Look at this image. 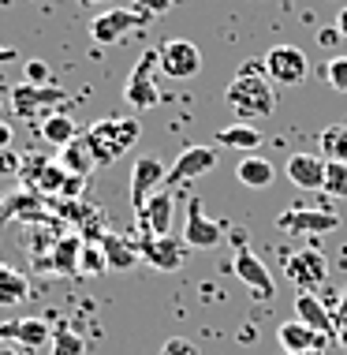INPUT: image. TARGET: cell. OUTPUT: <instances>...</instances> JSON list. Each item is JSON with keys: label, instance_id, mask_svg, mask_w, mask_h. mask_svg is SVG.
Instances as JSON below:
<instances>
[{"label": "cell", "instance_id": "1", "mask_svg": "<svg viewBox=\"0 0 347 355\" xmlns=\"http://www.w3.org/2000/svg\"><path fill=\"white\" fill-rule=\"evenodd\" d=\"M224 105L235 112L239 120H247V123L250 120H262V116H273L276 90L265 79V64H247V68L228 83Z\"/></svg>", "mask_w": 347, "mask_h": 355}, {"label": "cell", "instance_id": "2", "mask_svg": "<svg viewBox=\"0 0 347 355\" xmlns=\"http://www.w3.org/2000/svg\"><path fill=\"white\" fill-rule=\"evenodd\" d=\"M139 135H142V128L134 116H105L98 123H90V131L82 139H86V146H90L98 165H116L139 142Z\"/></svg>", "mask_w": 347, "mask_h": 355}, {"label": "cell", "instance_id": "3", "mask_svg": "<svg viewBox=\"0 0 347 355\" xmlns=\"http://www.w3.org/2000/svg\"><path fill=\"white\" fill-rule=\"evenodd\" d=\"M157 68H161V49H146L139 56V64H134L127 86H123V98H127L134 109H153V105H161Z\"/></svg>", "mask_w": 347, "mask_h": 355}, {"label": "cell", "instance_id": "4", "mask_svg": "<svg viewBox=\"0 0 347 355\" xmlns=\"http://www.w3.org/2000/svg\"><path fill=\"white\" fill-rule=\"evenodd\" d=\"M262 64H265L269 79L281 83V86H299L310 75V56L299 49V45H276V49L265 53Z\"/></svg>", "mask_w": 347, "mask_h": 355}, {"label": "cell", "instance_id": "5", "mask_svg": "<svg viewBox=\"0 0 347 355\" xmlns=\"http://www.w3.org/2000/svg\"><path fill=\"white\" fill-rule=\"evenodd\" d=\"M165 180H168V168L157 153H142V157L134 161V168H131V206H134V214L150 202V195H157V191L165 187Z\"/></svg>", "mask_w": 347, "mask_h": 355}, {"label": "cell", "instance_id": "6", "mask_svg": "<svg viewBox=\"0 0 347 355\" xmlns=\"http://www.w3.org/2000/svg\"><path fill=\"white\" fill-rule=\"evenodd\" d=\"M150 15L146 12H127V8H112V12H101L98 19L90 23V37L98 45H116L120 37H127L131 31H139V26H146Z\"/></svg>", "mask_w": 347, "mask_h": 355}, {"label": "cell", "instance_id": "7", "mask_svg": "<svg viewBox=\"0 0 347 355\" xmlns=\"http://www.w3.org/2000/svg\"><path fill=\"white\" fill-rule=\"evenodd\" d=\"M284 273L287 281H295V292H314L329 281V262L321 251H295L284 258Z\"/></svg>", "mask_w": 347, "mask_h": 355}, {"label": "cell", "instance_id": "8", "mask_svg": "<svg viewBox=\"0 0 347 355\" xmlns=\"http://www.w3.org/2000/svg\"><path fill=\"white\" fill-rule=\"evenodd\" d=\"M161 71H165L168 79H195L202 71L198 45L187 42V37H168V42L161 45Z\"/></svg>", "mask_w": 347, "mask_h": 355}, {"label": "cell", "instance_id": "9", "mask_svg": "<svg viewBox=\"0 0 347 355\" xmlns=\"http://www.w3.org/2000/svg\"><path fill=\"white\" fill-rule=\"evenodd\" d=\"M276 225L284 228V232H306V236H317V232H336L340 228V214H332V209H310V206H292L284 209L281 217H276Z\"/></svg>", "mask_w": 347, "mask_h": 355}, {"label": "cell", "instance_id": "10", "mask_svg": "<svg viewBox=\"0 0 347 355\" xmlns=\"http://www.w3.org/2000/svg\"><path fill=\"white\" fill-rule=\"evenodd\" d=\"M231 270H235V277L243 281L250 292L258 295V300H273V292H276V284H273V277H269V270H265V262L258 258L250 247H243L239 243L235 247V258H231Z\"/></svg>", "mask_w": 347, "mask_h": 355}, {"label": "cell", "instance_id": "11", "mask_svg": "<svg viewBox=\"0 0 347 355\" xmlns=\"http://www.w3.org/2000/svg\"><path fill=\"white\" fill-rule=\"evenodd\" d=\"M220 236H224L220 220L206 217L202 198H190V202H187V220H183V243H187V247H198V251H209V247L220 243Z\"/></svg>", "mask_w": 347, "mask_h": 355}, {"label": "cell", "instance_id": "12", "mask_svg": "<svg viewBox=\"0 0 347 355\" xmlns=\"http://www.w3.org/2000/svg\"><path fill=\"white\" fill-rule=\"evenodd\" d=\"M213 168H217V150L213 146H187L168 165L165 184H187V180H198V176H206V172H213Z\"/></svg>", "mask_w": 347, "mask_h": 355}, {"label": "cell", "instance_id": "13", "mask_svg": "<svg viewBox=\"0 0 347 355\" xmlns=\"http://www.w3.org/2000/svg\"><path fill=\"white\" fill-rule=\"evenodd\" d=\"M183 247L187 243H179L176 236H142V243H139V254L146 258V262L153 266V270H161V273H172V270H179L183 266Z\"/></svg>", "mask_w": 347, "mask_h": 355}, {"label": "cell", "instance_id": "14", "mask_svg": "<svg viewBox=\"0 0 347 355\" xmlns=\"http://www.w3.org/2000/svg\"><path fill=\"white\" fill-rule=\"evenodd\" d=\"M56 101H64V90H56V86H30V83H23V86H15V90L8 94L12 112H15V116H23V120L37 116L42 109H49V105H56Z\"/></svg>", "mask_w": 347, "mask_h": 355}, {"label": "cell", "instance_id": "15", "mask_svg": "<svg viewBox=\"0 0 347 355\" xmlns=\"http://www.w3.org/2000/svg\"><path fill=\"white\" fill-rule=\"evenodd\" d=\"M172 214H176V198H172V191L161 187L157 195H150V202L139 209L142 236H172Z\"/></svg>", "mask_w": 347, "mask_h": 355}, {"label": "cell", "instance_id": "16", "mask_svg": "<svg viewBox=\"0 0 347 355\" xmlns=\"http://www.w3.org/2000/svg\"><path fill=\"white\" fill-rule=\"evenodd\" d=\"M276 340H281V348L287 355H303V352H325L336 337H325V333H314L310 325H303L299 318L284 322L281 329H276Z\"/></svg>", "mask_w": 347, "mask_h": 355}, {"label": "cell", "instance_id": "17", "mask_svg": "<svg viewBox=\"0 0 347 355\" xmlns=\"http://www.w3.org/2000/svg\"><path fill=\"white\" fill-rule=\"evenodd\" d=\"M53 325L45 318H15V322H0V344L15 340L23 348H42V344H53Z\"/></svg>", "mask_w": 347, "mask_h": 355}, {"label": "cell", "instance_id": "18", "mask_svg": "<svg viewBox=\"0 0 347 355\" xmlns=\"http://www.w3.org/2000/svg\"><path fill=\"white\" fill-rule=\"evenodd\" d=\"M325 165L329 161L321 153H292L284 172L299 191H325Z\"/></svg>", "mask_w": 347, "mask_h": 355}, {"label": "cell", "instance_id": "19", "mask_svg": "<svg viewBox=\"0 0 347 355\" xmlns=\"http://www.w3.org/2000/svg\"><path fill=\"white\" fill-rule=\"evenodd\" d=\"M23 184H30V191H37V195H60L67 184V172L60 161L30 157V165L23 168Z\"/></svg>", "mask_w": 347, "mask_h": 355}, {"label": "cell", "instance_id": "20", "mask_svg": "<svg viewBox=\"0 0 347 355\" xmlns=\"http://www.w3.org/2000/svg\"><path fill=\"white\" fill-rule=\"evenodd\" d=\"M295 318L303 325H310L314 333H325V337H336V314L317 300L314 292H295Z\"/></svg>", "mask_w": 347, "mask_h": 355}, {"label": "cell", "instance_id": "21", "mask_svg": "<svg viewBox=\"0 0 347 355\" xmlns=\"http://www.w3.org/2000/svg\"><path fill=\"white\" fill-rule=\"evenodd\" d=\"M235 180L250 191H265V187H273L276 168H273V161L258 157V153H247V157L235 165Z\"/></svg>", "mask_w": 347, "mask_h": 355}, {"label": "cell", "instance_id": "22", "mask_svg": "<svg viewBox=\"0 0 347 355\" xmlns=\"http://www.w3.org/2000/svg\"><path fill=\"white\" fill-rule=\"evenodd\" d=\"M217 146H224V150H247V153H254L258 146H262V131H258L254 123H247V120H239V123H228V128H220V131H217Z\"/></svg>", "mask_w": 347, "mask_h": 355}, {"label": "cell", "instance_id": "23", "mask_svg": "<svg viewBox=\"0 0 347 355\" xmlns=\"http://www.w3.org/2000/svg\"><path fill=\"white\" fill-rule=\"evenodd\" d=\"M101 251H105V262H109V270H131L134 262H139V247H131L123 236L116 232H105L101 236Z\"/></svg>", "mask_w": 347, "mask_h": 355}, {"label": "cell", "instance_id": "24", "mask_svg": "<svg viewBox=\"0 0 347 355\" xmlns=\"http://www.w3.org/2000/svg\"><path fill=\"white\" fill-rule=\"evenodd\" d=\"M64 165V172L67 176H90V165H98V161H94V153H90V146H86V139L79 135L75 142H67V146L60 150V157H56Z\"/></svg>", "mask_w": 347, "mask_h": 355}, {"label": "cell", "instance_id": "25", "mask_svg": "<svg viewBox=\"0 0 347 355\" xmlns=\"http://www.w3.org/2000/svg\"><path fill=\"white\" fill-rule=\"evenodd\" d=\"M79 254H82V239L79 236L56 239V247H53V270H60L64 277H75V273H79Z\"/></svg>", "mask_w": 347, "mask_h": 355}, {"label": "cell", "instance_id": "26", "mask_svg": "<svg viewBox=\"0 0 347 355\" xmlns=\"http://www.w3.org/2000/svg\"><path fill=\"white\" fill-rule=\"evenodd\" d=\"M42 139L49 142V146H67V142H75L79 139V128H75V120L71 116H64V112H56V116H49L42 123Z\"/></svg>", "mask_w": 347, "mask_h": 355}, {"label": "cell", "instance_id": "27", "mask_svg": "<svg viewBox=\"0 0 347 355\" xmlns=\"http://www.w3.org/2000/svg\"><path fill=\"white\" fill-rule=\"evenodd\" d=\"M26 300V277L0 266V306H15Z\"/></svg>", "mask_w": 347, "mask_h": 355}, {"label": "cell", "instance_id": "28", "mask_svg": "<svg viewBox=\"0 0 347 355\" xmlns=\"http://www.w3.org/2000/svg\"><path fill=\"white\" fill-rule=\"evenodd\" d=\"M321 157L325 161H347V128L332 123L321 131Z\"/></svg>", "mask_w": 347, "mask_h": 355}, {"label": "cell", "instance_id": "29", "mask_svg": "<svg viewBox=\"0 0 347 355\" xmlns=\"http://www.w3.org/2000/svg\"><path fill=\"white\" fill-rule=\"evenodd\" d=\"M82 352H86V340L71 329V325H60V329L53 333V355H82Z\"/></svg>", "mask_w": 347, "mask_h": 355}, {"label": "cell", "instance_id": "30", "mask_svg": "<svg viewBox=\"0 0 347 355\" xmlns=\"http://www.w3.org/2000/svg\"><path fill=\"white\" fill-rule=\"evenodd\" d=\"M325 195L347 198V161H329L325 165Z\"/></svg>", "mask_w": 347, "mask_h": 355}, {"label": "cell", "instance_id": "31", "mask_svg": "<svg viewBox=\"0 0 347 355\" xmlns=\"http://www.w3.org/2000/svg\"><path fill=\"white\" fill-rule=\"evenodd\" d=\"M105 270H109V262H105V251H101V243H82V254H79V273L101 277Z\"/></svg>", "mask_w": 347, "mask_h": 355}, {"label": "cell", "instance_id": "32", "mask_svg": "<svg viewBox=\"0 0 347 355\" xmlns=\"http://www.w3.org/2000/svg\"><path fill=\"white\" fill-rule=\"evenodd\" d=\"M325 79H329L332 90L347 94V56H336V60H329V68H325Z\"/></svg>", "mask_w": 347, "mask_h": 355}, {"label": "cell", "instance_id": "33", "mask_svg": "<svg viewBox=\"0 0 347 355\" xmlns=\"http://www.w3.org/2000/svg\"><path fill=\"white\" fill-rule=\"evenodd\" d=\"M161 355H198V344L187 337H168L161 344Z\"/></svg>", "mask_w": 347, "mask_h": 355}, {"label": "cell", "instance_id": "34", "mask_svg": "<svg viewBox=\"0 0 347 355\" xmlns=\"http://www.w3.org/2000/svg\"><path fill=\"white\" fill-rule=\"evenodd\" d=\"M176 8V0H134V12H146V15H168Z\"/></svg>", "mask_w": 347, "mask_h": 355}, {"label": "cell", "instance_id": "35", "mask_svg": "<svg viewBox=\"0 0 347 355\" xmlns=\"http://www.w3.org/2000/svg\"><path fill=\"white\" fill-rule=\"evenodd\" d=\"M26 83L30 86H45V79H49V68H45V60H26Z\"/></svg>", "mask_w": 347, "mask_h": 355}, {"label": "cell", "instance_id": "36", "mask_svg": "<svg viewBox=\"0 0 347 355\" xmlns=\"http://www.w3.org/2000/svg\"><path fill=\"white\" fill-rule=\"evenodd\" d=\"M82 184H86L82 176H67V184H64V191H60V195H64V198H75V195H82Z\"/></svg>", "mask_w": 347, "mask_h": 355}, {"label": "cell", "instance_id": "37", "mask_svg": "<svg viewBox=\"0 0 347 355\" xmlns=\"http://www.w3.org/2000/svg\"><path fill=\"white\" fill-rule=\"evenodd\" d=\"M336 42H340V31H336V26H332V31H321V45H325V49L336 45Z\"/></svg>", "mask_w": 347, "mask_h": 355}, {"label": "cell", "instance_id": "38", "mask_svg": "<svg viewBox=\"0 0 347 355\" xmlns=\"http://www.w3.org/2000/svg\"><path fill=\"white\" fill-rule=\"evenodd\" d=\"M336 31H340V37H347V8H340V15H336Z\"/></svg>", "mask_w": 347, "mask_h": 355}, {"label": "cell", "instance_id": "39", "mask_svg": "<svg viewBox=\"0 0 347 355\" xmlns=\"http://www.w3.org/2000/svg\"><path fill=\"white\" fill-rule=\"evenodd\" d=\"M4 146H12V128H8V123H0V150Z\"/></svg>", "mask_w": 347, "mask_h": 355}, {"label": "cell", "instance_id": "40", "mask_svg": "<svg viewBox=\"0 0 347 355\" xmlns=\"http://www.w3.org/2000/svg\"><path fill=\"white\" fill-rule=\"evenodd\" d=\"M347 322V288H344V300H340V311H336V325Z\"/></svg>", "mask_w": 347, "mask_h": 355}, {"label": "cell", "instance_id": "41", "mask_svg": "<svg viewBox=\"0 0 347 355\" xmlns=\"http://www.w3.org/2000/svg\"><path fill=\"white\" fill-rule=\"evenodd\" d=\"M336 340H340L344 348H347V322H340V329H336Z\"/></svg>", "mask_w": 347, "mask_h": 355}, {"label": "cell", "instance_id": "42", "mask_svg": "<svg viewBox=\"0 0 347 355\" xmlns=\"http://www.w3.org/2000/svg\"><path fill=\"white\" fill-rule=\"evenodd\" d=\"M0 60H15V49H8V45H0Z\"/></svg>", "mask_w": 347, "mask_h": 355}, {"label": "cell", "instance_id": "43", "mask_svg": "<svg viewBox=\"0 0 347 355\" xmlns=\"http://www.w3.org/2000/svg\"><path fill=\"white\" fill-rule=\"evenodd\" d=\"M82 8H98V4H109V0H79Z\"/></svg>", "mask_w": 347, "mask_h": 355}, {"label": "cell", "instance_id": "44", "mask_svg": "<svg viewBox=\"0 0 347 355\" xmlns=\"http://www.w3.org/2000/svg\"><path fill=\"white\" fill-rule=\"evenodd\" d=\"M0 355H19V352L12 348V344H0Z\"/></svg>", "mask_w": 347, "mask_h": 355}, {"label": "cell", "instance_id": "45", "mask_svg": "<svg viewBox=\"0 0 347 355\" xmlns=\"http://www.w3.org/2000/svg\"><path fill=\"white\" fill-rule=\"evenodd\" d=\"M303 355H325V352H303Z\"/></svg>", "mask_w": 347, "mask_h": 355}, {"label": "cell", "instance_id": "46", "mask_svg": "<svg viewBox=\"0 0 347 355\" xmlns=\"http://www.w3.org/2000/svg\"><path fill=\"white\" fill-rule=\"evenodd\" d=\"M0 105H4V101H0Z\"/></svg>", "mask_w": 347, "mask_h": 355}, {"label": "cell", "instance_id": "47", "mask_svg": "<svg viewBox=\"0 0 347 355\" xmlns=\"http://www.w3.org/2000/svg\"><path fill=\"white\" fill-rule=\"evenodd\" d=\"M284 355H287V352H284Z\"/></svg>", "mask_w": 347, "mask_h": 355}]
</instances>
